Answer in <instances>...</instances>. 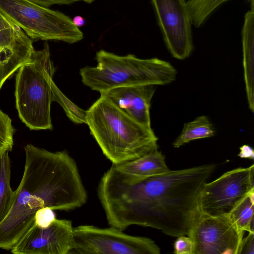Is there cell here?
<instances>
[{
  "instance_id": "3957f363",
  "label": "cell",
  "mask_w": 254,
  "mask_h": 254,
  "mask_svg": "<svg viewBox=\"0 0 254 254\" xmlns=\"http://www.w3.org/2000/svg\"><path fill=\"white\" fill-rule=\"evenodd\" d=\"M86 124L112 164L136 159L158 149V139L152 128L137 122L104 95L87 110Z\"/></svg>"
},
{
  "instance_id": "8fae6325",
  "label": "cell",
  "mask_w": 254,
  "mask_h": 254,
  "mask_svg": "<svg viewBox=\"0 0 254 254\" xmlns=\"http://www.w3.org/2000/svg\"><path fill=\"white\" fill-rule=\"evenodd\" d=\"M73 227L70 220L55 219L43 228L35 223L11 250L14 254H67L73 249Z\"/></svg>"
},
{
  "instance_id": "277c9868",
  "label": "cell",
  "mask_w": 254,
  "mask_h": 254,
  "mask_svg": "<svg viewBox=\"0 0 254 254\" xmlns=\"http://www.w3.org/2000/svg\"><path fill=\"white\" fill-rule=\"evenodd\" d=\"M96 66H85L79 73L85 85L100 93L120 86L164 85L173 82L177 74L171 64L156 58L119 56L101 50L96 53Z\"/></svg>"
},
{
  "instance_id": "5bb4252c",
  "label": "cell",
  "mask_w": 254,
  "mask_h": 254,
  "mask_svg": "<svg viewBox=\"0 0 254 254\" xmlns=\"http://www.w3.org/2000/svg\"><path fill=\"white\" fill-rule=\"evenodd\" d=\"M243 64L249 107L254 110V3L245 14L242 31Z\"/></svg>"
},
{
  "instance_id": "484cf974",
  "label": "cell",
  "mask_w": 254,
  "mask_h": 254,
  "mask_svg": "<svg viewBox=\"0 0 254 254\" xmlns=\"http://www.w3.org/2000/svg\"><path fill=\"white\" fill-rule=\"evenodd\" d=\"M240 152L238 156L241 158L253 160L254 158V151L250 145L244 144L240 147Z\"/></svg>"
},
{
  "instance_id": "7c38bea8",
  "label": "cell",
  "mask_w": 254,
  "mask_h": 254,
  "mask_svg": "<svg viewBox=\"0 0 254 254\" xmlns=\"http://www.w3.org/2000/svg\"><path fill=\"white\" fill-rule=\"evenodd\" d=\"M34 51L33 40L0 12V90Z\"/></svg>"
},
{
  "instance_id": "2e32d148",
  "label": "cell",
  "mask_w": 254,
  "mask_h": 254,
  "mask_svg": "<svg viewBox=\"0 0 254 254\" xmlns=\"http://www.w3.org/2000/svg\"><path fill=\"white\" fill-rule=\"evenodd\" d=\"M254 191L241 199L227 214L238 232H254Z\"/></svg>"
},
{
  "instance_id": "d4e9b609",
  "label": "cell",
  "mask_w": 254,
  "mask_h": 254,
  "mask_svg": "<svg viewBox=\"0 0 254 254\" xmlns=\"http://www.w3.org/2000/svg\"><path fill=\"white\" fill-rule=\"evenodd\" d=\"M254 254V232H249L248 236L242 239L239 254Z\"/></svg>"
},
{
  "instance_id": "ba28073f",
  "label": "cell",
  "mask_w": 254,
  "mask_h": 254,
  "mask_svg": "<svg viewBox=\"0 0 254 254\" xmlns=\"http://www.w3.org/2000/svg\"><path fill=\"white\" fill-rule=\"evenodd\" d=\"M254 165L239 167L224 173L203 185L198 195L200 212L211 215L229 213L249 192L254 191Z\"/></svg>"
},
{
  "instance_id": "cb8c5ba5",
  "label": "cell",
  "mask_w": 254,
  "mask_h": 254,
  "mask_svg": "<svg viewBox=\"0 0 254 254\" xmlns=\"http://www.w3.org/2000/svg\"><path fill=\"white\" fill-rule=\"evenodd\" d=\"M42 6L48 7L55 4H70L74 2L82 1L88 3L93 2L94 0H28Z\"/></svg>"
},
{
  "instance_id": "d6986e66",
  "label": "cell",
  "mask_w": 254,
  "mask_h": 254,
  "mask_svg": "<svg viewBox=\"0 0 254 254\" xmlns=\"http://www.w3.org/2000/svg\"><path fill=\"white\" fill-rule=\"evenodd\" d=\"M229 0H188L187 5L191 23L200 27L218 6Z\"/></svg>"
},
{
  "instance_id": "9a60e30c",
  "label": "cell",
  "mask_w": 254,
  "mask_h": 254,
  "mask_svg": "<svg viewBox=\"0 0 254 254\" xmlns=\"http://www.w3.org/2000/svg\"><path fill=\"white\" fill-rule=\"evenodd\" d=\"M113 165L124 173L139 178L155 176L170 170L164 156L158 149L136 159Z\"/></svg>"
},
{
  "instance_id": "30bf717a",
  "label": "cell",
  "mask_w": 254,
  "mask_h": 254,
  "mask_svg": "<svg viewBox=\"0 0 254 254\" xmlns=\"http://www.w3.org/2000/svg\"><path fill=\"white\" fill-rule=\"evenodd\" d=\"M166 46L172 56L188 58L193 49L191 21L186 0H152Z\"/></svg>"
},
{
  "instance_id": "4fadbf2b",
  "label": "cell",
  "mask_w": 254,
  "mask_h": 254,
  "mask_svg": "<svg viewBox=\"0 0 254 254\" xmlns=\"http://www.w3.org/2000/svg\"><path fill=\"white\" fill-rule=\"evenodd\" d=\"M155 91V86L152 85L126 86L111 88L100 95L138 123L152 128L150 108Z\"/></svg>"
},
{
  "instance_id": "603a6c76",
  "label": "cell",
  "mask_w": 254,
  "mask_h": 254,
  "mask_svg": "<svg viewBox=\"0 0 254 254\" xmlns=\"http://www.w3.org/2000/svg\"><path fill=\"white\" fill-rule=\"evenodd\" d=\"M55 219L54 210L46 207L39 209L36 212L34 223L40 227L45 228L49 226Z\"/></svg>"
},
{
  "instance_id": "5b68a950",
  "label": "cell",
  "mask_w": 254,
  "mask_h": 254,
  "mask_svg": "<svg viewBox=\"0 0 254 254\" xmlns=\"http://www.w3.org/2000/svg\"><path fill=\"white\" fill-rule=\"evenodd\" d=\"M55 72L47 42L42 49L35 50L30 60L17 70L16 107L19 118L30 130L53 128L51 106L56 86L53 79Z\"/></svg>"
},
{
  "instance_id": "52a82bcc",
  "label": "cell",
  "mask_w": 254,
  "mask_h": 254,
  "mask_svg": "<svg viewBox=\"0 0 254 254\" xmlns=\"http://www.w3.org/2000/svg\"><path fill=\"white\" fill-rule=\"evenodd\" d=\"M82 254H159L160 249L152 240L134 236L112 227L91 225L73 228L71 253Z\"/></svg>"
},
{
  "instance_id": "83f0119b",
  "label": "cell",
  "mask_w": 254,
  "mask_h": 254,
  "mask_svg": "<svg viewBox=\"0 0 254 254\" xmlns=\"http://www.w3.org/2000/svg\"><path fill=\"white\" fill-rule=\"evenodd\" d=\"M251 2H254V0H250Z\"/></svg>"
},
{
  "instance_id": "4316f807",
  "label": "cell",
  "mask_w": 254,
  "mask_h": 254,
  "mask_svg": "<svg viewBox=\"0 0 254 254\" xmlns=\"http://www.w3.org/2000/svg\"><path fill=\"white\" fill-rule=\"evenodd\" d=\"M72 23L77 27H80L85 24L84 18L80 15H76L72 19Z\"/></svg>"
},
{
  "instance_id": "ac0fdd59",
  "label": "cell",
  "mask_w": 254,
  "mask_h": 254,
  "mask_svg": "<svg viewBox=\"0 0 254 254\" xmlns=\"http://www.w3.org/2000/svg\"><path fill=\"white\" fill-rule=\"evenodd\" d=\"M11 164L8 152L0 156V223L6 217L13 203L14 191L10 185Z\"/></svg>"
},
{
  "instance_id": "7402d4cb",
  "label": "cell",
  "mask_w": 254,
  "mask_h": 254,
  "mask_svg": "<svg viewBox=\"0 0 254 254\" xmlns=\"http://www.w3.org/2000/svg\"><path fill=\"white\" fill-rule=\"evenodd\" d=\"M194 245L192 240L186 235L177 237L174 244L175 254H194Z\"/></svg>"
},
{
  "instance_id": "ffe728a7",
  "label": "cell",
  "mask_w": 254,
  "mask_h": 254,
  "mask_svg": "<svg viewBox=\"0 0 254 254\" xmlns=\"http://www.w3.org/2000/svg\"><path fill=\"white\" fill-rule=\"evenodd\" d=\"M54 101L63 108L71 121L77 124H86L87 110L76 105L63 93L56 85L54 89Z\"/></svg>"
},
{
  "instance_id": "6da1fadb",
  "label": "cell",
  "mask_w": 254,
  "mask_h": 254,
  "mask_svg": "<svg viewBox=\"0 0 254 254\" xmlns=\"http://www.w3.org/2000/svg\"><path fill=\"white\" fill-rule=\"evenodd\" d=\"M216 168L205 164L139 178L112 165L100 180L98 196L112 227L123 231L136 225L189 236L200 213L199 192Z\"/></svg>"
},
{
  "instance_id": "7a4b0ae2",
  "label": "cell",
  "mask_w": 254,
  "mask_h": 254,
  "mask_svg": "<svg viewBox=\"0 0 254 254\" xmlns=\"http://www.w3.org/2000/svg\"><path fill=\"white\" fill-rule=\"evenodd\" d=\"M11 208L0 223V249L11 250L44 207L67 211L83 205L87 195L75 160L65 151L51 152L31 144Z\"/></svg>"
},
{
  "instance_id": "9c48e42d",
  "label": "cell",
  "mask_w": 254,
  "mask_h": 254,
  "mask_svg": "<svg viewBox=\"0 0 254 254\" xmlns=\"http://www.w3.org/2000/svg\"><path fill=\"white\" fill-rule=\"evenodd\" d=\"M243 236L227 214L200 212L188 236L194 243V254H239Z\"/></svg>"
},
{
  "instance_id": "e0dca14e",
  "label": "cell",
  "mask_w": 254,
  "mask_h": 254,
  "mask_svg": "<svg viewBox=\"0 0 254 254\" xmlns=\"http://www.w3.org/2000/svg\"><path fill=\"white\" fill-rule=\"evenodd\" d=\"M215 130L208 118L204 115L184 124L182 131L173 143L175 148L181 146L192 140L213 136Z\"/></svg>"
},
{
  "instance_id": "44dd1931",
  "label": "cell",
  "mask_w": 254,
  "mask_h": 254,
  "mask_svg": "<svg viewBox=\"0 0 254 254\" xmlns=\"http://www.w3.org/2000/svg\"><path fill=\"white\" fill-rule=\"evenodd\" d=\"M14 131L11 120L0 110V156L12 150Z\"/></svg>"
},
{
  "instance_id": "8992f818",
  "label": "cell",
  "mask_w": 254,
  "mask_h": 254,
  "mask_svg": "<svg viewBox=\"0 0 254 254\" xmlns=\"http://www.w3.org/2000/svg\"><path fill=\"white\" fill-rule=\"evenodd\" d=\"M0 12L32 40L73 44L83 38V33L69 16L28 0H0Z\"/></svg>"
}]
</instances>
